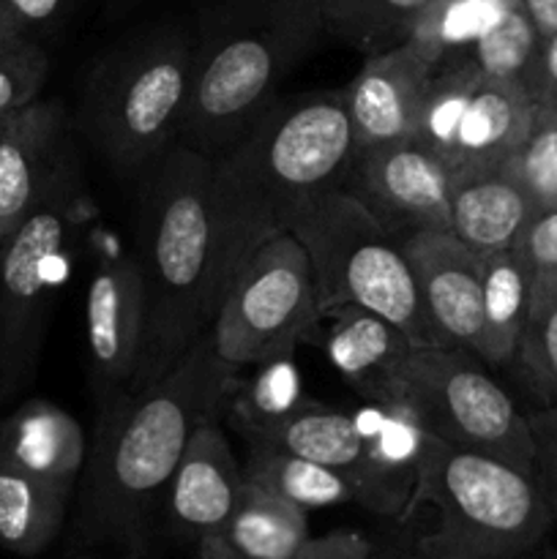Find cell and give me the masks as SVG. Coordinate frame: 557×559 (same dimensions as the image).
Instances as JSON below:
<instances>
[{
    "mask_svg": "<svg viewBox=\"0 0 557 559\" xmlns=\"http://www.w3.org/2000/svg\"><path fill=\"white\" fill-rule=\"evenodd\" d=\"M74 0H0V38L33 36L69 11Z\"/></svg>",
    "mask_w": 557,
    "mask_h": 559,
    "instance_id": "35",
    "label": "cell"
},
{
    "mask_svg": "<svg viewBox=\"0 0 557 559\" xmlns=\"http://www.w3.org/2000/svg\"><path fill=\"white\" fill-rule=\"evenodd\" d=\"M420 309L437 344L475 353L484 306V257L451 229H418L402 238Z\"/></svg>",
    "mask_w": 557,
    "mask_h": 559,
    "instance_id": "14",
    "label": "cell"
},
{
    "mask_svg": "<svg viewBox=\"0 0 557 559\" xmlns=\"http://www.w3.org/2000/svg\"><path fill=\"white\" fill-rule=\"evenodd\" d=\"M541 47V33L524 5L508 11L497 20L462 58H467L484 76L522 82L530 76L535 55Z\"/></svg>",
    "mask_w": 557,
    "mask_h": 559,
    "instance_id": "31",
    "label": "cell"
},
{
    "mask_svg": "<svg viewBox=\"0 0 557 559\" xmlns=\"http://www.w3.org/2000/svg\"><path fill=\"white\" fill-rule=\"evenodd\" d=\"M49 55L33 36L0 38V118L42 98Z\"/></svg>",
    "mask_w": 557,
    "mask_h": 559,
    "instance_id": "32",
    "label": "cell"
},
{
    "mask_svg": "<svg viewBox=\"0 0 557 559\" xmlns=\"http://www.w3.org/2000/svg\"><path fill=\"white\" fill-rule=\"evenodd\" d=\"M524 91L533 96L535 104L557 109V31L549 36H541L538 55L524 80Z\"/></svg>",
    "mask_w": 557,
    "mask_h": 559,
    "instance_id": "37",
    "label": "cell"
},
{
    "mask_svg": "<svg viewBox=\"0 0 557 559\" xmlns=\"http://www.w3.org/2000/svg\"><path fill=\"white\" fill-rule=\"evenodd\" d=\"M371 559H431L415 546L413 533H410L407 524H399V533L391 538L375 540V555Z\"/></svg>",
    "mask_w": 557,
    "mask_h": 559,
    "instance_id": "38",
    "label": "cell"
},
{
    "mask_svg": "<svg viewBox=\"0 0 557 559\" xmlns=\"http://www.w3.org/2000/svg\"><path fill=\"white\" fill-rule=\"evenodd\" d=\"M71 158L69 115L55 98L0 118V246L42 205Z\"/></svg>",
    "mask_w": 557,
    "mask_h": 559,
    "instance_id": "13",
    "label": "cell"
},
{
    "mask_svg": "<svg viewBox=\"0 0 557 559\" xmlns=\"http://www.w3.org/2000/svg\"><path fill=\"white\" fill-rule=\"evenodd\" d=\"M322 322L309 257L295 235L262 243L229 278L208 333L218 358L235 371L289 358L295 344Z\"/></svg>",
    "mask_w": 557,
    "mask_h": 559,
    "instance_id": "10",
    "label": "cell"
},
{
    "mask_svg": "<svg viewBox=\"0 0 557 559\" xmlns=\"http://www.w3.org/2000/svg\"><path fill=\"white\" fill-rule=\"evenodd\" d=\"M244 435L249 437V442L278 448V451L339 469L353 480V486L364 464V437H360L355 415L309 402L304 396L271 418L246 420Z\"/></svg>",
    "mask_w": 557,
    "mask_h": 559,
    "instance_id": "20",
    "label": "cell"
},
{
    "mask_svg": "<svg viewBox=\"0 0 557 559\" xmlns=\"http://www.w3.org/2000/svg\"><path fill=\"white\" fill-rule=\"evenodd\" d=\"M289 235L309 257L322 317L355 306L380 314L415 344H437L402 238L382 227L344 186L311 197Z\"/></svg>",
    "mask_w": 557,
    "mask_h": 559,
    "instance_id": "6",
    "label": "cell"
},
{
    "mask_svg": "<svg viewBox=\"0 0 557 559\" xmlns=\"http://www.w3.org/2000/svg\"><path fill=\"white\" fill-rule=\"evenodd\" d=\"M71 495L44 484L0 451V546L16 557H38L66 522Z\"/></svg>",
    "mask_w": 557,
    "mask_h": 559,
    "instance_id": "23",
    "label": "cell"
},
{
    "mask_svg": "<svg viewBox=\"0 0 557 559\" xmlns=\"http://www.w3.org/2000/svg\"><path fill=\"white\" fill-rule=\"evenodd\" d=\"M355 415L364 437V464L355 480V495L364 508L380 516L399 519L413 497L429 431L402 399L366 404Z\"/></svg>",
    "mask_w": 557,
    "mask_h": 559,
    "instance_id": "17",
    "label": "cell"
},
{
    "mask_svg": "<svg viewBox=\"0 0 557 559\" xmlns=\"http://www.w3.org/2000/svg\"><path fill=\"white\" fill-rule=\"evenodd\" d=\"M320 0H224L191 58L180 145L216 158L276 104L284 76L320 41Z\"/></svg>",
    "mask_w": 557,
    "mask_h": 559,
    "instance_id": "4",
    "label": "cell"
},
{
    "mask_svg": "<svg viewBox=\"0 0 557 559\" xmlns=\"http://www.w3.org/2000/svg\"><path fill=\"white\" fill-rule=\"evenodd\" d=\"M218 535L244 559H295L311 538L304 508L249 480Z\"/></svg>",
    "mask_w": 557,
    "mask_h": 559,
    "instance_id": "25",
    "label": "cell"
},
{
    "mask_svg": "<svg viewBox=\"0 0 557 559\" xmlns=\"http://www.w3.org/2000/svg\"><path fill=\"white\" fill-rule=\"evenodd\" d=\"M244 478L249 484L262 486L271 495L282 497V500L293 502V506L304 508L306 513L358 500L353 480L339 469L295 456V453L278 451V448L260 445V442H251L244 464Z\"/></svg>",
    "mask_w": 557,
    "mask_h": 559,
    "instance_id": "26",
    "label": "cell"
},
{
    "mask_svg": "<svg viewBox=\"0 0 557 559\" xmlns=\"http://www.w3.org/2000/svg\"><path fill=\"white\" fill-rule=\"evenodd\" d=\"M194 41L162 27L109 55L85 91V131L118 173H147L178 145Z\"/></svg>",
    "mask_w": 557,
    "mask_h": 559,
    "instance_id": "7",
    "label": "cell"
},
{
    "mask_svg": "<svg viewBox=\"0 0 557 559\" xmlns=\"http://www.w3.org/2000/svg\"><path fill=\"white\" fill-rule=\"evenodd\" d=\"M467 353L446 344H410L388 371L377 402L402 399L437 440L535 473L528 415Z\"/></svg>",
    "mask_w": 557,
    "mask_h": 559,
    "instance_id": "9",
    "label": "cell"
},
{
    "mask_svg": "<svg viewBox=\"0 0 557 559\" xmlns=\"http://www.w3.org/2000/svg\"><path fill=\"white\" fill-rule=\"evenodd\" d=\"M418 511H431V524L407 527L431 559H530L555 524L538 475L431 435L396 522Z\"/></svg>",
    "mask_w": 557,
    "mask_h": 559,
    "instance_id": "5",
    "label": "cell"
},
{
    "mask_svg": "<svg viewBox=\"0 0 557 559\" xmlns=\"http://www.w3.org/2000/svg\"><path fill=\"white\" fill-rule=\"evenodd\" d=\"M431 0H320L322 25L360 52L402 44Z\"/></svg>",
    "mask_w": 557,
    "mask_h": 559,
    "instance_id": "28",
    "label": "cell"
},
{
    "mask_svg": "<svg viewBox=\"0 0 557 559\" xmlns=\"http://www.w3.org/2000/svg\"><path fill=\"white\" fill-rule=\"evenodd\" d=\"M375 540L355 530H336L322 538H309L295 559H371Z\"/></svg>",
    "mask_w": 557,
    "mask_h": 559,
    "instance_id": "36",
    "label": "cell"
},
{
    "mask_svg": "<svg viewBox=\"0 0 557 559\" xmlns=\"http://www.w3.org/2000/svg\"><path fill=\"white\" fill-rule=\"evenodd\" d=\"M533 293V271L513 249L484 257V306L475 355L486 364H511L522 338Z\"/></svg>",
    "mask_w": 557,
    "mask_h": 559,
    "instance_id": "24",
    "label": "cell"
},
{
    "mask_svg": "<svg viewBox=\"0 0 557 559\" xmlns=\"http://www.w3.org/2000/svg\"><path fill=\"white\" fill-rule=\"evenodd\" d=\"M0 451L44 484L71 495L85 467L87 440L63 407L31 399L0 424Z\"/></svg>",
    "mask_w": 557,
    "mask_h": 559,
    "instance_id": "19",
    "label": "cell"
},
{
    "mask_svg": "<svg viewBox=\"0 0 557 559\" xmlns=\"http://www.w3.org/2000/svg\"><path fill=\"white\" fill-rule=\"evenodd\" d=\"M211 169V156L178 142L145 173L131 249L145 293V331L131 391L162 380L213 317Z\"/></svg>",
    "mask_w": 557,
    "mask_h": 559,
    "instance_id": "3",
    "label": "cell"
},
{
    "mask_svg": "<svg viewBox=\"0 0 557 559\" xmlns=\"http://www.w3.org/2000/svg\"><path fill=\"white\" fill-rule=\"evenodd\" d=\"M197 559H244L222 535H205L197 540Z\"/></svg>",
    "mask_w": 557,
    "mask_h": 559,
    "instance_id": "40",
    "label": "cell"
},
{
    "mask_svg": "<svg viewBox=\"0 0 557 559\" xmlns=\"http://www.w3.org/2000/svg\"><path fill=\"white\" fill-rule=\"evenodd\" d=\"M342 186L396 238L451 224L453 173L418 136L355 153Z\"/></svg>",
    "mask_w": 557,
    "mask_h": 559,
    "instance_id": "11",
    "label": "cell"
},
{
    "mask_svg": "<svg viewBox=\"0 0 557 559\" xmlns=\"http://www.w3.org/2000/svg\"><path fill=\"white\" fill-rule=\"evenodd\" d=\"M502 173L524 191L535 211L557 207V109L538 104L528 134L506 158Z\"/></svg>",
    "mask_w": 557,
    "mask_h": 559,
    "instance_id": "30",
    "label": "cell"
},
{
    "mask_svg": "<svg viewBox=\"0 0 557 559\" xmlns=\"http://www.w3.org/2000/svg\"><path fill=\"white\" fill-rule=\"evenodd\" d=\"M87 213L80 162L71 158L42 205L0 246V407L36 380L55 287Z\"/></svg>",
    "mask_w": 557,
    "mask_h": 559,
    "instance_id": "8",
    "label": "cell"
},
{
    "mask_svg": "<svg viewBox=\"0 0 557 559\" xmlns=\"http://www.w3.org/2000/svg\"><path fill=\"white\" fill-rule=\"evenodd\" d=\"M522 0H431L415 25L407 41L418 44L437 63V69L462 58L497 20Z\"/></svg>",
    "mask_w": 557,
    "mask_h": 559,
    "instance_id": "27",
    "label": "cell"
},
{
    "mask_svg": "<svg viewBox=\"0 0 557 559\" xmlns=\"http://www.w3.org/2000/svg\"><path fill=\"white\" fill-rule=\"evenodd\" d=\"M535 107L538 104L522 82L495 80L478 71L446 158L453 178L500 169L528 134Z\"/></svg>",
    "mask_w": 557,
    "mask_h": 559,
    "instance_id": "18",
    "label": "cell"
},
{
    "mask_svg": "<svg viewBox=\"0 0 557 559\" xmlns=\"http://www.w3.org/2000/svg\"><path fill=\"white\" fill-rule=\"evenodd\" d=\"M233 385L235 369L218 358L205 328L162 380L96 402L74 511V538L82 546L115 544L142 555L191 435L216 420Z\"/></svg>",
    "mask_w": 557,
    "mask_h": 559,
    "instance_id": "1",
    "label": "cell"
},
{
    "mask_svg": "<svg viewBox=\"0 0 557 559\" xmlns=\"http://www.w3.org/2000/svg\"><path fill=\"white\" fill-rule=\"evenodd\" d=\"M328 317H333L325 336L328 360L355 391L377 402L391 366L415 342L375 311L349 306Z\"/></svg>",
    "mask_w": 557,
    "mask_h": 559,
    "instance_id": "22",
    "label": "cell"
},
{
    "mask_svg": "<svg viewBox=\"0 0 557 559\" xmlns=\"http://www.w3.org/2000/svg\"><path fill=\"white\" fill-rule=\"evenodd\" d=\"M546 559H557V555H546Z\"/></svg>",
    "mask_w": 557,
    "mask_h": 559,
    "instance_id": "42",
    "label": "cell"
},
{
    "mask_svg": "<svg viewBox=\"0 0 557 559\" xmlns=\"http://www.w3.org/2000/svg\"><path fill=\"white\" fill-rule=\"evenodd\" d=\"M145 331V293L134 251L104 238L85 295V347L96 402L134 380Z\"/></svg>",
    "mask_w": 557,
    "mask_h": 559,
    "instance_id": "12",
    "label": "cell"
},
{
    "mask_svg": "<svg viewBox=\"0 0 557 559\" xmlns=\"http://www.w3.org/2000/svg\"><path fill=\"white\" fill-rule=\"evenodd\" d=\"M435 74V60L407 38L366 55V63L344 91L355 153L415 136Z\"/></svg>",
    "mask_w": 557,
    "mask_h": 559,
    "instance_id": "15",
    "label": "cell"
},
{
    "mask_svg": "<svg viewBox=\"0 0 557 559\" xmlns=\"http://www.w3.org/2000/svg\"><path fill=\"white\" fill-rule=\"evenodd\" d=\"M522 5L541 36H549L557 31V0H522Z\"/></svg>",
    "mask_w": 557,
    "mask_h": 559,
    "instance_id": "39",
    "label": "cell"
},
{
    "mask_svg": "<svg viewBox=\"0 0 557 559\" xmlns=\"http://www.w3.org/2000/svg\"><path fill=\"white\" fill-rule=\"evenodd\" d=\"M535 207L502 169L457 175L451 189V229L478 257L513 249Z\"/></svg>",
    "mask_w": 557,
    "mask_h": 559,
    "instance_id": "21",
    "label": "cell"
},
{
    "mask_svg": "<svg viewBox=\"0 0 557 559\" xmlns=\"http://www.w3.org/2000/svg\"><path fill=\"white\" fill-rule=\"evenodd\" d=\"M69 559H98V557H69ZM118 559H142V555H137V551H126V555Z\"/></svg>",
    "mask_w": 557,
    "mask_h": 559,
    "instance_id": "41",
    "label": "cell"
},
{
    "mask_svg": "<svg viewBox=\"0 0 557 559\" xmlns=\"http://www.w3.org/2000/svg\"><path fill=\"white\" fill-rule=\"evenodd\" d=\"M244 467L218 420L197 426L164 491L167 522L183 540L222 533L244 489Z\"/></svg>",
    "mask_w": 557,
    "mask_h": 559,
    "instance_id": "16",
    "label": "cell"
},
{
    "mask_svg": "<svg viewBox=\"0 0 557 559\" xmlns=\"http://www.w3.org/2000/svg\"><path fill=\"white\" fill-rule=\"evenodd\" d=\"M528 420L535 440V475L544 486L557 522V404H546L538 413H530Z\"/></svg>",
    "mask_w": 557,
    "mask_h": 559,
    "instance_id": "34",
    "label": "cell"
},
{
    "mask_svg": "<svg viewBox=\"0 0 557 559\" xmlns=\"http://www.w3.org/2000/svg\"><path fill=\"white\" fill-rule=\"evenodd\" d=\"M513 251L522 257L533 276L557 278V207L535 211L513 243Z\"/></svg>",
    "mask_w": 557,
    "mask_h": 559,
    "instance_id": "33",
    "label": "cell"
},
{
    "mask_svg": "<svg viewBox=\"0 0 557 559\" xmlns=\"http://www.w3.org/2000/svg\"><path fill=\"white\" fill-rule=\"evenodd\" d=\"M513 360H519L533 391L557 404V278L533 276L528 320Z\"/></svg>",
    "mask_w": 557,
    "mask_h": 559,
    "instance_id": "29",
    "label": "cell"
},
{
    "mask_svg": "<svg viewBox=\"0 0 557 559\" xmlns=\"http://www.w3.org/2000/svg\"><path fill=\"white\" fill-rule=\"evenodd\" d=\"M353 156L344 91H325L276 102L213 158V309L262 243L289 233L311 197L347 180Z\"/></svg>",
    "mask_w": 557,
    "mask_h": 559,
    "instance_id": "2",
    "label": "cell"
}]
</instances>
